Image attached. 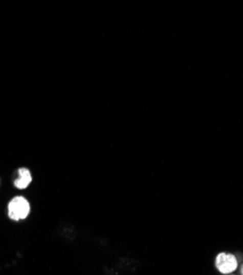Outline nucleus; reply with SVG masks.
<instances>
[{"label": "nucleus", "instance_id": "obj_3", "mask_svg": "<svg viewBox=\"0 0 243 275\" xmlns=\"http://www.w3.org/2000/svg\"><path fill=\"white\" fill-rule=\"evenodd\" d=\"M18 177L13 180V186L19 191L27 190L32 184L33 176L31 170L27 167H20L17 171Z\"/></svg>", "mask_w": 243, "mask_h": 275}, {"label": "nucleus", "instance_id": "obj_1", "mask_svg": "<svg viewBox=\"0 0 243 275\" xmlns=\"http://www.w3.org/2000/svg\"><path fill=\"white\" fill-rule=\"evenodd\" d=\"M31 211H32L31 203L25 195H15L8 202L7 215L12 222L19 223L26 221L31 215Z\"/></svg>", "mask_w": 243, "mask_h": 275}, {"label": "nucleus", "instance_id": "obj_4", "mask_svg": "<svg viewBox=\"0 0 243 275\" xmlns=\"http://www.w3.org/2000/svg\"><path fill=\"white\" fill-rule=\"evenodd\" d=\"M241 274H243V265H242V268H241Z\"/></svg>", "mask_w": 243, "mask_h": 275}, {"label": "nucleus", "instance_id": "obj_2", "mask_svg": "<svg viewBox=\"0 0 243 275\" xmlns=\"http://www.w3.org/2000/svg\"><path fill=\"white\" fill-rule=\"evenodd\" d=\"M216 266L220 273L229 274L236 271L238 261L236 257L230 253H219L216 258Z\"/></svg>", "mask_w": 243, "mask_h": 275}]
</instances>
